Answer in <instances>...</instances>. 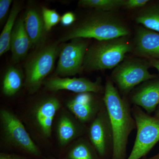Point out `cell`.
Returning <instances> with one entry per match:
<instances>
[{
    "instance_id": "cell-10",
    "label": "cell",
    "mask_w": 159,
    "mask_h": 159,
    "mask_svg": "<svg viewBox=\"0 0 159 159\" xmlns=\"http://www.w3.org/2000/svg\"><path fill=\"white\" fill-rule=\"evenodd\" d=\"M61 107L57 98L49 97L38 102L32 109L31 117L34 125L44 138L51 137L53 120Z\"/></svg>"
},
{
    "instance_id": "cell-8",
    "label": "cell",
    "mask_w": 159,
    "mask_h": 159,
    "mask_svg": "<svg viewBox=\"0 0 159 159\" xmlns=\"http://www.w3.org/2000/svg\"><path fill=\"white\" fill-rule=\"evenodd\" d=\"M60 49L56 76H74L83 69V63L88 44L83 38L71 40Z\"/></svg>"
},
{
    "instance_id": "cell-26",
    "label": "cell",
    "mask_w": 159,
    "mask_h": 159,
    "mask_svg": "<svg viewBox=\"0 0 159 159\" xmlns=\"http://www.w3.org/2000/svg\"><path fill=\"white\" fill-rule=\"evenodd\" d=\"M76 20V16L73 12L71 11L66 12L61 18L60 22L63 26L67 27L71 25Z\"/></svg>"
},
{
    "instance_id": "cell-22",
    "label": "cell",
    "mask_w": 159,
    "mask_h": 159,
    "mask_svg": "<svg viewBox=\"0 0 159 159\" xmlns=\"http://www.w3.org/2000/svg\"><path fill=\"white\" fill-rule=\"evenodd\" d=\"M67 159H97L93 148L84 141L77 142L70 148Z\"/></svg>"
},
{
    "instance_id": "cell-18",
    "label": "cell",
    "mask_w": 159,
    "mask_h": 159,
    "mask_svg": "<svg viewBox=\"0 0 159 159\" xmlns=\"http://www.w3.org/2000/svg\"><path fill=\"white\" fill-rule=\"evenodd\" d=\"M21 4L15 2L10 12L9 17L0 35V56L10 49L11 35L18 15L21 10Z\"/></svg>"
},
{
    "instance_id": "cell-24",
    "label": "cell",
    "mask_w": 159,
    "mask_h": 159,
    "mask_svg": "<svg viewBox=\"0 0 159 159\" xmlns=\"http://www.w3.org/2000/svg\"><path fill=\"white\" fill-rule=\"evenodd\" d=\"M12 1L11 0H1L0 1V21L2 23L7 16L9 7Z\"/></svg>"
},
{
    "instance_id": "cell-12",
    "label": "cell",
    "mask_w": 159,
    "mask_h": 159,
    "mask_svg": "<svg viewBox=\"0 0 159 159\" xmlns=\"http://www.w3.org/2000/svg\"><path fill=\"white\" fill-rule=\"evenodd\" d=\"M43 84L49 90H66L76 93H98L102 90L100 80L95 82L84 78H61L52 77L46 80Z\"/></svg>"
},
{
    "instance_id": "cell-31",
    "label": "cell",
    "mask_w": 159,
    "mask_h": 159,
    "mask_svg": "<svg viewBox=\"0 0 159 159\" xmlns=\"http://www.w3.org/2000/svg\"><path fill=\"white\" fill-rule=\"evenodd\" d=\"M48 159H55L52 158H48Z\"/></svg>"
},
{
    "instance_id": "cell-19",
    "label": "cell",
    "mask_w": 159,
    "mask_h": 159,
    "mask_svg": "<svg viewBox=\"0 0 159 159\" xmlns=\"http://www.w3.org/2000/svg\"><path fill=\"white\" fill-rule=\"evenodd\" d=\"M22 73L14 66L9 67L6 70L2 84V90L4 95L12 97L17 93L23 86Z\"/></svg>"
},
{
    "instance_id": "cell-9",
    "label": "cell",
    "mask_w": 159,
    "mask_h": 159,
    "mask_svg": "<svg viewBox=\"0 0 159 159\" xmlns=\"http://www.w3.org/2000/svg\"><path fill=\"white\" fill-rule=\"evenodd\" d=\"M89 137L98 154L104 156L109 147L113 146V134L107 111L101 109L89 129Z\"/></svg>"
},
{
    "instance_id": "cell-11",
    "label": "cell",
    "mask_w": 159,
    "mask_h": 159,
    "mask_svg": "<svg viewBox=\"0 0 159 159\" xmlns=\"http://www.w3.org/2000/svg\"><path fill=\"white\" fill-rule=\"evenodd\" d=\"M93 93H77L66 102V107L79 122L86 123L93 120L101 110Z\"/></svg>"
},
{
    "instance_id": "cell-27",
    "label": "cell",
    "mask_w": 159,
    "mask_h": 159,
    "mask_svg": "<svg viewBox=\"0 0 159 159\" xmlns=\"http://www.w3.org/2000/svg\"><path fill=\"white\" fill-rule=\"evenodd\" d=\"M0 159H28L14 154L1 153Z\"/></svg>"
},
{
    "instance_id": "cell-4",
    "label": "cell",
    "mask_w": 159,
    "mask_h": 159,
    "mask_svg": "<svg viewBox=\"0 0 159 159\" xmlns=\"http://www.w3.org/2000/svg\"><path fill=\"white\" fill-rule=\"evenodd\" d=\"M60 50L57 43L51 44L39 50L26 63L24 86L29 93L34 94L40 88L53 70Z\"/></svg>"
},
{
    "instance_id": "cell-1",
    "label": "cell",
    "mask_w": 159,
    "mask_h": 159,
    "mask_svg": "<svg viewBox=\"0 0 159 159\" xmlns=\"http://www.w3.org/2000/svg\"><path fill=\"white\" fill-rule=\"evenodd\" d=\"M113 134V159H124L129 136L136 128L126 100L122 99L111 80L107 81L103 98Z\"/></svg>"
},
{
    "instance_id": "cell-17",
    "label": "cell",
    "mask_w": 159,
    "mask_h": 159,
    "mask_svg": "<svg viewBox=\"0 0 159 159\" xmlns=\"http://www.w3.org/2000/svg\"><path fill=\"white\" fill-rule=\"evenodd\" d=\"M23 19L32 46L37 45L42 40L46 31L42 14L37 9L30 8L26 10Z\"/></svg>"
},
{
    "instance_id": "cell-2",
    "label": "cell",
    "mask_w": 159,
    "mask_h": 159,
    "mask_svg": "<svg viewBox=\"0 0 159 159\" xmlns=\"http://www.w3.org/2000/svg\"><path fill=\"white\" fill-rule=\"evenodd\" d=\"M111 12L97 11L64 34L59 42L76 38L106 40L127 36L130 31L126 25Z\"/></svg>"
},
{
    "instance_id": "cell-5",
    "label": "cell",
    "mask_w": 159,
    "mask_h": 159,
    "mask_svg": "<svg viewBox=\"0 0 159 159\" xmlns=\"http://www.w3.org/2000/svg\"><path fill=\"white\" fill-rule=\"evenodd\" d=\"M0 120L3 139L8 146L33 157L41 156L39 148L16 115L2 109L0 111Z\"/></svg>"
},
{
    "instance_id": "cell-29",
    "label": "cell",
    "mask_w": 159,
    "mask_h": 159,
    "mask_svg": "<svg viewBox=\"0 0 159 159\" xmlns=\"http://www.w3.org/2000/svg\"><path fill=\"white\" fill-rule=\"evenodd\" d=\"M159 159V153L157 154L154 156L152 157L149 158L148 159Z\"/></svg>"
},
{
    "instance_id": "cell-6",
    "label": "cell",
    "mask_w": 159,
    "mask_h": 159,
    "mask_svg": "<svg viewBox=\"0 0 159 159\" xmlns=\"http://www.w3.org/2000/svg\"><path fill=\"white\" fill-rule=\"evenodd\" d=\"M137 134L134 144L127 159H140L159 142V119L151 116L141 109H134Z\"/></svg>"
},
{
    "instance_id": "cell-30",
    "label": "cell",
    "mask_w": 159,
    "mask_h": 159,
    "mask_svg": "<svg viewBox=\"0 0 159 159\" xmlns=\"http://www.w3.org/2000/svg\"><path fill=\"white\" fill-rule=\"evenodd\" d=\"M155 117H157V118L159 119V106L158 107V108L157 109L156 112L155 116Z\"/></svg>"
},
{
    "instance_id": "cell-16",
    "label": "cell",
    "mask_w": 159,
    "mask_h": 159,
    "mask_svg": "<svg viewBox=\"0 0 159 159\" xmlns=\"http://www.w3.org/2000/svg\"><path fill=\"white\" fill-rule=\"evenodd\" d=\"M83 128L72 116L64 113L59 117L57 124V135L60 145L66 146L80 135Z\"/></svg>"
},
{
    "instance_id": "cell-23",
    "label": "cell",
    "mask_w": 159,
    "mask_h": 159,
    "mask_svg": "<svg viewBox=\"0 0 159 159\" xmlns=\"http://www.w3.org/2000/svg\"><path fill=\"white\" fill-rule=\"evenodd\" d=\"M41 14L46 31H50L54 26L60 22L61 16L54 9H49L45 7H43L42 9Z\"/></svg>"
},
{
    "instance_id": "cell-7",
    "label": "cell",
    "mask_w": 159,
    "mask_h": 159,
    "mask_svg": "<svg viewBox=\"0 0 159 159\" xmlns=\"http://www.w3.org/2000/svg\"><path fill=\"white\" fill-rule=\"evenodd\" d=\"M149 62L141 60H126L116 67L112 80L121 92L127 93L140 83L156 78L149 73Z\"/></svg>"
},
{
    "instance_id": "cell-3",
    "label": "cell",
    "mask_w": 159,
    "mask_h": 159,
    "mask_svg": "<svg viewBox=\"0 0 159 159\" xmlns=\"http://www.w3.org/2000/svg\"><path fill=\"white\" fill-rule=\"evenodd\" d=\"M123 36L106 40L97 41L88 48L83 63V69L95 71L116 67L133 46Z\"/></svg>"
},
{
    "instance_id": "cell-25",
    "label": "cell",
    "mask_w": 159,
    "mask_h": 159,
    "mask_svg": "<svg viewBox=\"0 0 159 159\" xmlns=\"http://www.w3.org/2000/svg\"><path fill=\"white\" fill-rule=\"evenodd\" d=\"M149 2L148 0H126L124 6L128 9H134L144 7Z\"/></svg>"
},
{
    "instance_id": "cell-15",
    "label": "cell",
    "mask_w": 159,
    "mask_h": 159,
    "mask_svg": "<svg viewBox=\"0 0 159 159\" xmlns=\"http://www.w3.org/2000/svg\"><path fill=\"white\" fill-rule=\"evenodd\" d=\"M10 45L12 59L15 63L22 60L32 46L31 40L25 28L24 19L22 18L16 22Z\"/></svg>"
},
{
    "instance_id": "cell-20",
    "label": "cell",
    "mask_w": 159,
    "mask_h": 159,
    "mask_svg": "<svg viewBox=\"0 0 159 159\" xmlns=\"http://www.w3.org/2000/svg\"><path fill=\"white\" fill-rule=\"evenodd\" d=\"M136 21L144 28L159 33V4L146 7L138 15Z\"/></svg>"
},
{
    "instance_id": "cell-13",
    "label": "cell",
    "mask_w": 159,
    "mask_h": 159,
    "mask_svg": "<svg viewBox=\"0 0 159 159\" xmlns=\"http://www.w3.org/2000/svg\"><path fill=\"white\" fill-rule=\"evenodd\" d=\"M134 51L140 57L159 60V33L144 27L137 29Z\"/></svg>"
},
{
    "instance_id": "cell-28",
    "label": "cell",
    "mask_w": 159,
    "mask_h": 159,
    "mask_svg": "<svg viewBox=\"0 0 159 159\" xmlns=\"http://www.w3.org/2000/svg\"><path fill=\"white\" fill-rule=\"evenodd\" d=\"M149 63L150 66L155 68L157 70L159 74V60L150 59H149Z\"/></svg>"
},
{
    "instance_id": "cell-21",
    "label": "cell",
    "mask_w": 159,
    "mask_h": 159,
    "mask_svg": "<svg viewBox=\"0 0 159 159\" xmlns=\"http://www.w3.org/2000/svg\"><path fill=\"white\" fill-rule=\"evenodd\" d=\"M125 0H80V7L94 8L97 11L111 12L124 6Z\"/></svg>"
},
{
    "instance_id": "cell-14",
    "label": "cell",
    "mask_w": 159,
    "mask_h": 159,
    "mask_svg": "<svg viewBox=\"0 0 159 159\" xmlns=\"http://www.w3.org/2000/svg\"><path fill=\"white\" fill-rule=\"evenodd\" d=\"M132 101L148 113H152L159 104V80L146 81L134 93Z\"/></svg>"
}]
</instances>
